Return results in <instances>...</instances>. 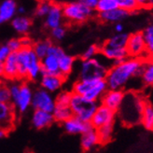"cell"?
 <instances>
[{
	"label": "cell",
	"instance_id": "obj_37",
	"mask_svg": "<svg viewBox=\"0 0 153 153\" xmlns=\"http://www.w3.org/2000/svg\"><path fill=\"white\" fill-rule=\"evenodd\" d=\"M52 3L50 2H40L37 5L36 10V14L38 17H45L47 16V14L49 13L51 7Z\"/></svg>",
	"mask_w": 153,
	"mask_h": 153
},
{
	"label": "cell",
	"instance_id": "obj_12",
	"mask_svg": "<svg viewBox=\"0 0 153 153\" xmlns=\"http://www.w3.org/2000/svg\"><path fill=\"white\" fill-rule=\"evenodd\" d=\"M15 112L16 110L11 103L6 104L0 102V129L7 133L13 128Z\"/></svg>",
	"mask_w": 153,
	"mask_h": 153
},
{
	"label": "cell",
	"instance_id": "obj_22",
	"mask_svg": "<svg viewBox=\"0 0 153 153\" xmlns=\"http://www.w3.org/2000/svg\"><path fill=\"white\" fill-rule=\"evenodd\" d=\"M100 49V52L108 60H113L114 62H121L125 59H127V51L126 49H116V48H110L108 46L103 45Z\"/></svg>",
	"mask_w": 153,
	"mask_h": 153
},
{
	"label": "cell",
	"instance_id": "obj_20",
	"mask_svg": "<svg viewBox=\"0 0 153 153\" xmlns=\"http://www.w3.org/2000/svg\"><path fill=\"white\" fill-rule=\"evenodd\" d=\"M108 85L105 79H99L95 80L94 85L91 87V89L87 91L83 97L86 98L87 100L91 102H96L99 98H101L104 94L106 91Z\"/></svg>",
	"mask_w": 153,
	"mask_h": 153
},
{
	"label": "cell",
	"instance_id": "obj_15",
	"mask_svg": "<svg viewBox=\"0 0 153 153\" xmlns=\"http://www.w3.org/2000/svg\"><path fill=\"white\" fill-rule=\"evenodd\" d=\"M7 79H19V66L17 61V53L10 52L3 63V76Z\"/></svg>",
	"mask_w": 153,
	"mask_h": 153
},
{
	"label": "cell",
	"instance_id": "obj_23",
	"mask_svg": "<svg viewBox=\"0 0 153 153\" xmlns=\"http://www.w3.org/2000/svg\"><path fill=\"white\" fill-rule=\"evenodd\" d=\"M130 15V13L124 10L120 9V7H117V9L106 11V12H103V13H99V19H100L102 22H120V21L124 20L126 17H128Z\"/></svg>",
	"mask_w": 153,
	"mask_h": 153
},
{
	"label": "cell",
	"instance_id": "obj_10",
	"mask_svg": "<svg viewBox=\"0 0 153 153\" xmlns=\"http://www.w3.org/2000/svg\"><path fill=\"white\" fill-rule=\"evenodd\" d=\"M115 113L111 109L105 108V105H100L97 106V108L94 114L93 118L91 120V124L94 129L97 130L105 125L114 123Z\"/></svg>",
	"mask_w": 153,
	"mask_h": 153
},
{
	"label": "cell",
	"instance_id": "obj_25",
	"mask_svg": "<svg viewBox=\"0 0 153 153\" xmlns=\"http://www.w3.org/2000/svg\"><path fill=\"white\" fill-rule=\"evenodd\" d=\"M11 26L19 34H25L31 28L32 21L25 16H18L11 20Z\"/></svg>",
	"mask_w": 153,
	"mask_h": 153
},
{
	"label": "cell",
	"instance_id": "obj_30",
	"mask_svg": "<svg viewBox=\"0 0 153 153\" xmlns=\"http://www.w3.org/2000/svg\"><path fill=\"white\" fill-rule=\"evenodd\" d=\"M51 45L52 44L50 40H40L34 44V46H32V49L36 57L41 61L48 55L49 50Z\"/></svg>",
	"mask_w": 153,
	"mask_h": 153
},
{
	"label": "cell",
	"instance_id": "obj_42",
	"mask_svg": "<svg viewBox=\"0 0 153 153\" xmlns=\"http://www.w3.org/2000/svg\"><path fill=\"white\" fill-rule=\"evenodd\" d=\"M115 30H116V32L120 34L122 32V30H123V25H122L120 22H118V24H116V25H115Z\"/></svg>",
	"mask_w": 153,
	"mask_h": 153
},
{
	"label": "cell",
	"instance_id": "obj_35",
	"mask_svg": "<svg viewBox=\"0 0 153 153\" xmlns=\"http://www.w3.org/2000/svg\"><path fill=\"white\" fill-rule=\"evenodd\" d=\"M99 52H100V49H99L98 46L91 45L82 53L81 59H82V61H87V60L94 59Z\"/></svg>",
	"mask_w": 153,
	"mask_h": 153
},
{
	"label": "cell",
	"instance_id": "obj_36",
	"mask_svg": "<svg viewBox=\"0 0 153 153\" xmlns=\"http://www.w3.org/2000/svg\"><path fill=\"white\" fill-rule=\"evenodd\" d=\"M71 95H72V93H69V91H62V93H60L55 98V105H69Z\"/></svg>",
	"mask_w": 153,
	"mask_h": 153
},
{
	"label": "cell",
	"instance_id": "obj_45",
	"mask_svg": "<svg viewBox=\"0 0 153 153\" xmlns=\"http://www.w3.org/2000/svg\"><path fill=\"white\" fill-rule=\"evenodd\" d=\"M3 76V64H0V76Z\"/></svg>",
	"mask_w": 153,
	"mask_h": 153
},
{
	"label": "cell",
	"instance_id": "obj_33",
	"mask_svg": "<svg viewBox=\"0 0 153 153\" xmlns=\"http://www.w3.org/2000/svg\"><path fill=\"white\" fill-rule=\"evenodd\" d=\"M119 7L118 0H98L96 10L99 13L106 12Z\"/></svg>",
	"mask_w": 153,
	"mask_h": 153
},
{
	"label": "cell",
	"instance_id": "obj_21",
	"mask_svg": "<svg viewBox=\"0 0 153 153\" xmlns=\"http://www.w3.org/2000/svg\"><path fill=\"white\" fill-rule=\"evenodd\" d=\"M42 74L62 76L59 70V64H58L57 57L48 54L45 58L41 60V75Z\"/></svg>",
	"mask_w": 153,
	"mask_h": 153
},
{
	"label": "cell",
	"instance_id": "obj_44",
	"mask_svg": "<svg viewBox=\"0 0 153 153\" xmlns=\"http://www.w3.org/2000/svg\"><path fill=\"white\" fill-rule=\"evenodd\" d=\"M17 12L22 14V13H25V9L24 7H17Z\"/></svg>",
	"mask_w": 153,
	"mask_h": 153
},
{
	"label": "cell",
	"instance_id": "obj_2",
	"mask_svg": "<svg viewBox=\"0 0 153 153\" xmlns=\"http://www.w3.org/2000/svg\"><path fill=\"white\" fill-rule=\"evenodd\" d=\"M17 53L19 79L36 80L41 76V61L33 51L32 46L22 47Z\"/></svg>",
	"mask_w": 153,
	"mask_h": 153
},
{
	"label": "cell",
	"instance_id": "obj_39",
	"mask_svg": "<svg viewBox=\"0 0 153 153\" xmlns=\"http://www.w3.org/2000/svg\"><path fill=\"white\" fill-rule=\"evenodd\" d=\"M65 33H66L65 29L62 25L51 30V36L54 37L55 39H58V40L63 39V38L65 37Z\"/></svg>",
	"mask_w": 153,
	"mask_h": 153
},
{
	"label": "cell",
	"instance_id": "obj_27",
	"mask_svg": "<svg viewBox=\"0 0 153 153\" xmlns=\"http://www.w3.org/2000/svg\"><path fill=\"white\" fill-rule=\"evenodd\" d=\"M141 123L149 131H153V105L145 102L141 116Z\"/></svg>",
	"mask_w": 153,
	"mask_h": 153
},
{
	"label": "cell",
	"instance_id": "obj_3",
	"mask_svg": "<svg viewBox=\"0 0 153 153\" xmlns=\"http://www.w3.org/2000/svg\"><path fill=\"white\" fill-rule=\"evenodd\" d=\"M145 102L146 101H143L133 91L124 94L123 100L118 109L122 122L128 125H134L141 122V116Z\"/></svg>",
	"mask_w": 153,
	"mask_h": 153
},
{
	"label": "cell",
	"instance_id": "obj_29",
	"mask_svg": "<svg viewBox=\"0 0 153 153\" xmlns=\"http://www.w3.org/2000/svg\"><path fill=\"white\" fill-rule=\"evenodd\" d=\"M129 35L127 34H117L110 37L108 40H106L104 45L108 46L110 48H116V49H125L126 48V44L128 40Z\"/></svg>",
	"mask_w": 153,
	"mask_h": 153
},
{
	"label": "cell",
	"instance_id": "obj_16",
	"mask_svg": "<svg viewBox=\"0 0 153 153\" xmlns=\"http://www.w3.org/2000/svg\"><path fill=\"white\" fill-rule=\"evenodd\" d=\"M40 79L41 89L47 91L48 93H54L61 89L63 86L65 78L62 76L57 75H49V74H42Z\"/></svg>",
	"mask_w": 153,
	"mask_h": 153
},
{
	"label": "cell",
	"instance_id": "obj_24",
	"mask_svg": "<svg viewBox=\"0 0 153 153\" xmlns=\"http://www.w3.org/2000/svg\"><path fill=\"white\" fill-rule=\"evenodd\" d=\"M81 147L84 150H90L95 147L99 143V137L95 129H91L90 131L81 134Z\"/></svg>",
	"mask_w": 153,
	"mask_h": 153
},
{
	"label": "cell",
	"instance_id": "obj_11",
	"mask_svg": "<svg viewBox=\"0 0 153 153\" xmlns=\"http://www.w3.org/2000/svg\"><path fill=\"white\" fill-rule=\"evenodd\" d=\"M126 51L128 56L139 57L143 53L146 52V45L142 32H136L132 35H129L127 44H126Z\"/></svg>",
	"mask_w": 153,
	"mask_h": 153
},
{
	"label": "cell",
	"instance_id": "obj_17",
	"mask_svg": "<svg viewBox=\"0 0 153 153\" xmlns=\"http://www.w3.org/2000/svg\"><path fill=\"white\" fill-rule=\"evenodd\" d=\"M64 19L62 6L58 4H51V10L46 16L45 25L49 29L52 30L58 26L62 25Z\"/></svg>",
	"mask_w": 153,
	"mask_h": 153
},
{
	"label": "cell",
	"instance_id": "obj_34",
	"mask_svg": "<svg viewBox=\"0 0 153 153\" xmlns=\"http://www.w3.org/2000/svg\"><path fill=\"white\" fill-rule=\"evenodd\" d=\"M118 6L120 9H122L129 13L138 10L141 7V2L136 0H118Z\"/></svg>",
	"mask_w": 153,
	"mask_h": 153
},
{
	"label": "cell",
	"instance_id": "obj_8",
	"mask_svg": "<svg viewBox=\"0 0 153 153\" xmlns=\"http://www.w3.org/2000/svg\"><path fill=\"white\" fill-rule=\"evenodd\" d=\"M31 105L35 110H42L52 113L55 108V99L43 89H38L33 93Z\"/></svg>",
	"mask_w": 153,
	"mask_h": 153
},
{
	"label": "cell",
	"instance_id": "obj_28",
	"mask_svg": "<svg viewBox=\"0 0 153 153\" xmlns=\"http://www.w3.org/2000/svg\"><path fill=\"white\" fill-rule=\"evenodd\" d=\"M141 78L146 85L153 86V58L147 61L144 60Z\"/></svg>",
	"mask_w": 153,
	"mask_h": 153
},
{
	"label": "cell",
	"instance_id": "obj_40",
	"mask_svg": "<svg viewBox=\"0 0 153 153\" xmlns=\"http://www.w3.org/2000/svg\"><path fill=\"white\" fill-rule=\"evenodd\" d=\"M10 52L11 51L7 48V45L0 46V64H3L5 62V60L10 54Z\"/></svg>",
	"mask_w": 153,
	"mask_h": 153
},
{
	"label": "cell",
	"instance_id": "obj_4",
	"mask_svg": "<svg viewBox=\"0 0 153 153\" xmlns=\"http://www.w3.org/2000/svg\"><path fill=\"white\" fill-rule=\"evenodd\" d=\"M97 103L87 100L83 96L72 94L69 108L73 116L81 120L84 122H90L97 108Z\"/></svg>",
	"mask_w": 153,
	"mask_h": 153
},
{
	"label": "cell",
	"instance_id": "obj_32",
	"mask_svg": "<svg viewBox=\"0 0 153 153\" xmlns=\"http://www.w3.org/2000/svg\"><path fill=\"white\" fill-rule=\"evenodd\" d=\"M145 45H146V51L153 58V25L148 26L142 32Z\"/></svg>",
	"mask_w": 153,
	"mask_h": 153
},
{
	"label": "cell",
	"instance_id": "obj_5",
	"mask_svg": "<svg viewBox=\"0 0 153 153\" xmlns=\"http://www.w3.org/2000/svg\"><path fill=\"white\" fill-rule=\"evenodd\" d=\"M108 68L96 58L82 61L79 68V79L99 80L105 79Z\"/></svg>",
	"mask_w": 153,
	"mask_h": 153
},
{
	"label": "cell",
	"instance_id": "obj_38",
	"mask_svg": "<svg viewBox=\"0 0 153 153\" xmlns=\"http://www.w3.org/2000/svg\"><path fill=\"white\" fill-rule=\"evenodd\" d=\"M7 46L11 52H17L22 48V39L21 38H12L7 43Z\"/></svg>",
	"mask_w": 153,
	"mask_h": 153
},
{
	"label": "cell",
	"instance_id": "obj_31",
	"mask_svg": "<svg viewBox=\"0 0 153 153\" xmlns=\"http://www.w3.org/2000/svg\"><path fill=\"white\" fill-rule=\"evenodd\" d=\"M113 124L114 123L105 125L96 130L98 137H99V143L100 144L108 143L111 140L112 134H113Z\"/></svg>",
	"mask_w": 153,
	"mask_h": 153
},
{
	"label": "cell",
	"instance_id": "obj_9",
	"mask_svg": "<svg viewBox=\"0 0 153 153\" xmlns=\"http://www.w3.org/2000/svg\"><path fill=\"white\" fill-rule=\"evenodd\" d=\"M32 97L33 91L27 84L22 83L20 85V91L13 100L11 104L13 105L15 110H17L20 113L26 112L32 104Z\"/></svg>",
	"mask_w": 153,
	"mask_h": 153
},
{
	"label": "cell",
	"instance_id": "obj_26",
	"mask_svg": "<svg viewBox=\"0 0 153 153\" xmlns=\"http://www.w3.org/2000/svg\"><path fill=\"white\" fill-rule=\"evenodd\" d=\"M53 120L58 122L64 123L65 121L73 117V113L69 108V105H56L52 112Z\"/></svg>",
	"mask_w": 153,
	"mask_h": 153
},
{
	"label": "cell",
	"instance_id": "obj_13",
	"mask_svg": "<svg viewBox=\"0 0 153 153\" xmlns=\"http://www.w3.org/2000/svg\"><path fill=\"white\" fill-rule=\"evenodd\" d=\"M124 94L122 90H109L105 91L102 96V105L112 111L117 112L123 100Z\"/></svg>",
	"mask_w": 153,
	"mask_h": 153
},
{
	"label": "cell",
	"instance_id": "obj_19",
	"mask_svg": "<svg viewBox=\"0 0 153 153\" xmlns=\"http://www.w3.org/2000/svg\"><path fill=\"white\" fill-rule=\"evenodd\" d=\"M17 4L13 0H4L0 2V25L14 18L17 12Z\"/></svg>",
	"mask_w": 153,
	"mask_h": 153
},
{
	"label": "cell",
	"instance_id": "obj_1",
	"mask_svg": "<svg viewBox=\"0 0 153 153\" xmlns=\"http://www.w3.org/2000/svg\"><path fill=\"white\" fill-rule=\"evenodd\" d=\"M144 60L140 58L125 59L113 65L108 71L105 82L109 90H121L130 79L141 76Z\"/></svg>",
	"mask_w": 153,
	"mask_h": 153
},
{
	"label": "cell",
	"instance_id": "obj_6",
	"mask_svg": "<svg viewBox=\"0 0 153 153\" xmlns=\"http://www.w3.org/2000/svg\"><path fill=\"white\" fill-rule=\"evenodd\" d=\"M62 10L64 18L71 22H76V24L85 22L93 16L94 11L84 6L80 1L66 3L62 6Z\"/></svg>",
	"mask_w": 153,
	"mask_h": 153
},
{
	"label": "cell",
	"instance_id": "obj_14",
	"mask_svg": "<svg viewBox=\"0 0 153 153\" xmlns=\"http://www.w3.org/2000/svg\"><path fill=\"white\" fill-rule=\"evenodd\" d=\"M65 132L70 134H83L90 130L94 129L91 122H84L76 117H72L63 123Z\"/></svg>",
	"mask_w": 153,
	"mask_h": 153
},
{
	"label": "cell",
	"instance_id": "obj_41",
	"mask_svg": "<svg viewBox=\"0 0 153 153\" xmlns=\"http://www.w3.org/2000/svg\"><path fill=\"white\" fill-rule=\"evenodd\" d=\"M84 6H86L87 7L91 10H96V7H97V3H98V0H82L80 1Z\"/></svg>",
	"mask_w": 153,
	"mask_h": 153
},
{
	"label": "cell",
	"instance_id": "obj_7",
	"mask_svg": "<svg viewBox=\"0 0 153 153\" xmlns=\"http://www.w3.org/2000/svg\"><path fill=\"white\" fill-rule=\"evenodd\" d=\"M48 54L57 57L60 73L65 79L66 76L72 72L75 59L71 55H68L62 48L59 47V46H56V45L51 46Z\"/></svg>",
	"mask_w": 153,
	"mask_h": 153
},
{
	"label": "cell",
	"instance_id": "obj_43",
	"mask_svg": "<svg viewBox=\"0 0 153 153\" xmlns=\"http://www.w3.org/2000/svg\"><path fill=\"white\" fill-rule=\"evenodd\" d=\"M7 132L6 131H4V130H2V129H0V139H2V138H4V137L7 135Z\"/></svg>",
	"mask_w": 153,
	"mask_h": 153
},
{
	"label": "cell",
	"instance_id": "obj_18",
	"mask_svg": "<svg viewBox=\"0 0 153 153\" xmlns=\"http://www.w3.org/2000/svg\"><path fill=\"white\" fill-rule=\"evenodd\" d=\"M32 125L37 129L41 130L49 127L54 120H53L52 113H49L42 110H35L32 116Z\"/></svg>",
	"mask_w": 153,
	"mask_h": 153
}]
</instances>
